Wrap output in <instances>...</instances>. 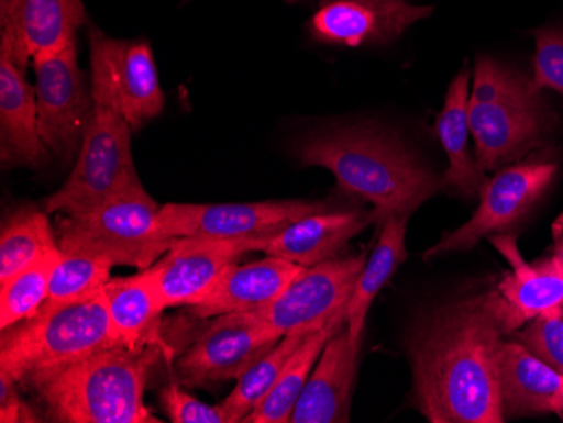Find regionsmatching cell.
<instances>
[{
	"label": "cell",
	"instance_id": "13",
	"mask_svg": "<svg viewBox=\"0 0 563 423\" xmlns=\"http://www.w3.org/2000/svg\"><path fill=\"white\" fill-rule=\"evenodd\" d=\"M553 163H527L499 170L481 189V204L466 225L448 233L423 257L470 251L483 236L506 232L523 220L555 179Z\"/></svg>",
	"mask_w": 563,
	"mask_h": 423
},
{
	"label": "cell",
	"instance_id": "35",
	"mask_svg": "<svg viewBox=\"0 0 563 423\" xmlns=\"http://www.w3.org/2000/svg\"><path fill=\"white\" fill-rule=\"evenodd\" d=\"M552 235L553 258H555L556 264H559L560 268L563 270V214H560V216L556 218L555 223H553Z\"/></svg>",
	"mask_w": 563,
	"mask_h": 423
},
{
	"label": "cell",
	"instance_id": "28",
	"mask_svg": "<svg viewBox=\"0 0 563 423\" xmlns=\"http://www.w3.org/2000/svg\"><path fill=\"white\" fill-rule=\"evenodd\" d=\"M311 334L294 333L282 337L274 349L258 359L243 377L236 380V387L233 388L232 393L228 394L223 403H220L221 409L227 413L228 422H245L246 416L271 393L290 359Z\"/></svg>",
	"mask_w": 563,
	"mask_h": 423
},
{
	"label": "cell",
	"instance_id": "11",
	"mask_svg": "<svg viewBox=\"0 0 563 423\" xmlns=\"http://www.w3.org/2000/svg\"><path fill=\"white\" fill-rule=\"evenodd\" d=\"M280 339L253 312L217 315L177 359L176 371L188 387L239 380Z\"/></svg>",
	"mask_w": 563,
	"mask_h": 423
},
{
	"label": "cell",
	"instance_id": "33",
	"mask_svg": "<svg viewBox=\"0 0 563 423\" xmlns=\"http://www.w3.org/2000/svg\"><path fill=\"white\" fill-rule=\"evenodd\" d=\"M159 400L173 423H230L221 405L202 403L177 383L167 385L161 391Z\"/></svg>",
	"mask_w": 563,
	"mask_h": 423
},
{
	"label": "cell",
	"instance_id": "6",
	"mask_svg": "<svg viewBox=\"0 0 563 423\" xmlns=\"http://www.w3.org/2000/svg\"><path fill=\"white\" fill-rule=\"evenodd\" d=\"M132 134L131 125L115 110L95 105L68 181L44 201V211L80 216L113 199L147 192L135 169Z\"/></svg>",
	"mask_w": 563,
	"mask_h": 423
},
{
	"label": "cell",
	"instance_id": "5",
	"mask_svg": "<svg viewBox=\"0 0 563 423\" xmlns=\"http://www.w3.org/2000/svg\"><path fill=\"white\" fill-rule=\"evenodd\" d=\"M542 91L521 73L479 56L470 94V129L483 172L520 159L540 147L552 131Z\"/></svg>",
	"mask_w": 563,
	"mask_h": 423
},
{
	"label": "cell",
	"instance_id": "37",
	"mask_svg": "<svg viewBox=\"0 0 563 423\" xmlns=\"http://www.w3.org/2000/svg\"><path fill=\"white\" fill-rule=\"evenodd\" d=\"M562 312H563V308H562Z\"/></svg>",
	"mask_w": 563,
	"mask_h": 423
},
{
	"label": "cell",
	"instance_id": "1",
	"mask_svg": "<svg viewBox=\"0 0 563 423\" xmlns=\"http://www.w3.org/2000/svg\"><path fill=\"white\" fill-rule=\"evenodd\" d=\"M495 290L419 315L405 347L417 409L432 423H501L499 352L506 331Z\"/></svg>",
	"mask_w": 563,
	"mask_h": 423
},
{
	"label": "cell",
	"instance_id": "2",
	"mask_svg": "<svg viewBox=\"0 0 563 423\" xmlns=\"http://www.w3.org/2000/svg\"><path fill=\"white\" fill-rule=\"evenodd\" d=\"M303 166L331 170L344 194L373 204L379 226L388 218H410L442 186L400 138L376 125H336L303 135L294 145Z\"/></svg>",
	"mask_w": 563,
	"mask_h": 423
},
{
	"label": "cell",
	"instance_id": "21",
	"mask_svg": "<svg viewBox=\"0 0 563 423\" xmlns=\"http://www.w3.org/2000/svg\"><path fill=\"white\" fill-rule=\"evenodd\" d=\"M47 151L40 135L36 91L11 53L0 46V157L4 166L37 167Z\"/></svg>",
	"mask_w": 563,
	"mask_h": 423
},
{
	"label": "cell",
	"instance_id": "34",
	"mask_svg": "<svg viewBox=\"0 0 563 423\" xmlns=\"http://www.w3.org/2000/svg\"><path fill=\"white\" fill-rule=\"evenodd\" d=\"M18 381L0 371V422H37L36 413L19 397Z\"/></svg>",
	"mask_w": 563,
	"mask_h": 423
},
{
	"label": "cell",
	"instance_id": "15",
	"mask_svg": "<svg viewBox=\"0 0 563 423\" xmlns=\"http://www.w3.org/2000/svg\"><path fill=\"white\" fill-rule=\"evenodd\" d=\"M432 12L429 5H413L407 0H325L311 19L309 31L319 43L336 46L388 44Z\"/></svg>",
	"mask_w": 563,
	"mask_h": 423
},
{
	"label": "cell",
	"instance_id": "26",
	"mask_svg": "<svg viewBox=\"0 0 563 423\" xmlns=\"http://www.w3.org/2000/svg\"><path fill=\"white\" fill-rule=\"evenodd\" d=\"M346 322V311L341 312L328 326L316 331L307 337L299 352L290 359L271 393L262 400L261 405L246 416L243 423H287L292 419L294 409L300 394L311 377L312 368L318 363L329 337L336 333Z\"/></svg>",
	"mask_w": 563,
	"mask_h": 423
},
{
	"label": "cell",
	"instance_id": "8",
	"mask_svg": "<svg viewBox=\"0 0 563 423\" xmlns=\"http://www.w3.org/2000/svg\"><path fill=\"white\" fill-rule=\"evenodd\" d=\"M91 94L137 132L163 113L166 97L147 41L113 40L98 27L88 31Z\"/></svg>",
	"mask_w": 563,
	"mask_h": 423
},
{
	"label": "cell",
	"instance_id": "24",
	"mask_svg": "<svg viewBox=\"0 0 563 423\" xmlns=\"http://www.w3.org/2000/svg\"><path fill=\"white\" fill-rule=\"evenodd\" d=\"M435 132L449 157L442 188L454 189L471 198L483 189L484 172L470 151V69L464 68L452 80L444 109L435 122Z\"/></svg>",
	"mask_w": 563,
	"mask_h": 423
},
{
	"label": "cell",
	"instance_id": "19",
	"mask_svg": "<svg viewBox=\"0 0 563 423\" xmlns=\"http://www.w3.org/2000/svg\"><path fill=\"white\" fill-rule=\"evenodd\" d=\"M360 352L362 344L351 339L347 327L343 324L325 343L318 366L307 380L290 422H350L351 394L356 380Z\"/></svg>",
	"mask_w": 563,
	"mask_h": 423
},
{
	"label": "cell",
	"instance_id": "3",
	"mask_svg": "<svg viewBox=\"0 0 563 423\" xmlns=\"http://www.w3.org/2000/svg\"><path fill=\"white\" fill-rule=\"evenodd\" d=\"M164 355L161 343L113 346L80 361L27 378L46 415L62 423H161L145 407L148 375Z\"/></svg>",
	"mask_w": 563,
	"mask_h": 423
},
{
	"label": "cell",
	"instance_id": "10",
	"mask_svg": "<svg viewBox=\"0 0 563 423\" xmlns=\"http://www.w3.org/2000/svg\"><path fill=\"white\" fill-rule=\"evenodd\" d=\"M365 264L362 254L306 267L274 302L252 312L282 337L316 333L346 311Z\"/></svg>",
	"mask_w": 563,
	"mask_h": 423
},
{
	"label": "cell",
	"instance_id": "20",
	"mask_svg": "<svg viewBox=\"0 0 563 423\" xmlns=\"http://www.w3.org/2000/svg\"><path fill=\"white\" fill-rule=\"evenodd\" d=\"M302 265L271 257L252 264L228 265L201 301L189 308L199 319H213L230 312H252L280 296L303 270Z\"/></svg>",
	"mask_w": 563,
	"mask_h": 423
},
{
	"label": "cell",
	"instance_id": "17",
	"mask_svg": "<svg viewBox=\"0 0 563 423\" xmlns=\"http://www.w3.org/2000/svg\"><path fill=\"white\" fill-rule=\"evenodd\" d=\"M365 211H319L294 221L264 238L239 240L243 254L262 252L302 267H312L336 257L350 240L372 223Z\"/></svg>",
	"mask_w": 563,
	"mask_h": 423
},
{
	"label": "cell",
	"instance_id": "29",
	"mask_svg": "<svg viewBox=\"0 0 563 423\" xmlns=\"http://www.w3.org/2000/svg\"><path fill=\"white\" fill-rule=\"evenodd\" d=\"M62 257V248L49 252L30 267L19 271L0 286V330L5 331L25 319L33 318L49 293L51 274Z\"/></svg>",
	"mask_w": 563,
	"mask_h": 423
},
{
	"label": "cell",
	"instance_id": "14",
	"mask_svg": "<svg viewBox=\"0 0 563 423\" xmlns=\"http://www.w3.org/2000/svg\"><path fill=\"white\" fill-rule=\"evenodd\" d=\"M87 22L84 0H0V46L19 68L55 55L75 40Z\"/></svg>",
	"mask_w": 563,
	"mask_h": 423
},
{
	"label": "cell",
	"instance_id": "27",
	"mask_svg": "<svg viewBox=\"0 0 563 423\" xmlns=\"http://www.w3.org/2000/svg\"><path fill=\"white\" fill-rule=\"evenodd\" d=\"M58 248L46 211L33 204L18 208L5 218L0 233V286Z\"/></svg>",
	"mask_w": 563,
	"mask_h": 423
},
{
	"label": "cell",
	"instance_id": "12",
	"mask_svg": "<svg viewBox=\"0 0 563 423\" xmlns=\"http://www.w3.org/2000/svg\"><path fill=\"white\" fill-rule=\"evenodd\" d=\"M328 203L314 201H264V203L181 204L159 208L157 225L167 238L249 240L274 235L294 221Z\"/></svg>",
	"mask_w": 563,
	"mask_h": 423
},
{
	"label": "cell",
	"instance_id": "32",
	"mask_svg": "<svg viewBox=\"0 0 563 423\" xmlns=\"http://www.w3.org/2000/svg\"><path fill=\"white\" fill-rule=\"evenodd\" d=\"M533 85L537 90L563 94V31L543 27L534 33Z\"/></svg>",
	"mask_w": 563,
	"mask_h": 423
},
{
	"label": "cell",
	"instance_id": "7",
	"mask_svg": "<svg viewBox=\"0 0 563 423\" xmlns=\"http://www.w3.org/2000/svg\"><path fill=\"white\" fill-rule=\"evenodd\" d=\"M159 208L148 192H142L113 199L80 216H66L59 220L56 232L59 248L65 254L93 255L144 270L166 255L177 240L161 232Z\"/></svg>",
	"mask_w": 563,
	"mask_h": 423
},
{
	"label": "cell",
	"instance_id": "9",
	"mask_svg": "<svg viewBox=\"0 0 563 423\" xmlns=\"http://www.w3.org/2000/svg\"><path fill=\"white\" fill-rule=\"evenodd\" d=\"M40 135L51 154L69 163L80 151L95 112L91 85L78 65L76 41L33 59Z\"/></svg>",
	"mask_w": 563,
	"mask_h": 423
},
{
	"label": "cell",
	"instance_id": "18",
	"mask_svg": "<svg viewBox=\"0 0 563 423\" xmlns=\"http://www.w3.org/2000/svg\"><path fill=\"white\" fill-rule=\"evenodd\" d=\"M492 242L511 268L495 290L506 334L537 315L562 311L563 270L555 258L528 265L518 251L515 236H492Z\"/></svg>",
	"mask_w": 563,
	"mask_h": 423
},
{
	"label": "cell",
	"instance_id": "36",
	"mask_svg": "<svg viewBox=\"0 0 563 423\" xmlns=\"http://www.w3.org/2000/svg\"><path fill=\"white\" fill-rule=\"evenodd\" d=\"M286 2H297V0H286Z\"/></svg>",
	"mask_w": 563,
	"mask_h": 423
},
{
	"label": "cell",
	"instance_id": "30",
	"mask_svg": "<svg viewBox=\"0 0 563 423\" xmlns=\"http://www.w3.org/2000/svg\"><path fill=\"white\" fill-rule=\"evenodd\" d=\"M113 267L115 265L106 258L62 252V257L51 274L49 293L44 304L75 301L103 289L110 280Z\"/></svg>",
	"mask_w": 563,
	"mask_h": 423
},
{
	"label": "cell",
	"instance_id": "16",
	"mask_svg": "<svg viewBox=\"0 0 563 423\" xmlns=\"http://www.w3.org/2000/svg\"><path fill=\"white\" fill-rule=\"evenodd\" d=\"M243 255L239 240L177 238L151 267L166 311L201 301L221 271Z\"/></svg>",
	"mask_w": 563,
	"mask_h": 423
},
{
	"label": "cell",
	"instance_id": "23",
	"mask_svg": "<svg viewBox=\"0 0 563 423\" xmlns=\"http://www.w3.org/2000/svg\"><path fill=\"white\" fill-rule=\"evenodd\" d=\"M110 321L123 346L159 343L157 331L164 308L151 267L131 277L110 279L103 287Z\"/></svg>",
	"mask_w": 563,
	"mask_h": 423
},
{
	"label": "cell",
	"instance_id": "25",
	"mask_svg": "<svg viewBox=\"0 0 563 423\" xmlns=\"http://www.w3.org/2000/svg\"><path fill=\"white\" fill-rule=\"evenodd\" d=\"M408 218H388L372 257L366 260L346 308V327L351 339L362 344L366 315L379 290L391 279L407 258L405 233Z\"/></svg>",
	"mask_w": 563,
	"mask_h": 423
},
{
	"label": "cell",
	"instance_id": "31",
	"mask_svg": "<svg viewBox=\"0 0 563 423\" xmlns=\"http://www.w3.org/2000/svg\"><path fill=\"white\" fill-rule=\"evenodd\" d=\"M531 355L563 375V312L552 311L531 319L530 326L518 336Z\"/></svg>",
	"mask_w": 563,
	"mask_h": 423
},
{
	"label": "cell",
	"instance_id": "4",
	"mask_svg": "<svg viewBox=\"0 0 563 423\" xmlns=\"http://www.w3.org/2000/svg\"><path fill=\"white\" fill-rule=\"evenodd\" d=\"M123 346L110 321L103 289L62 304H43L2 331L0 371L19 385L27 378L80 361L107 347Z\"/></svg>",
	"mask_w": 563,
	"mask_h": 423
},
{
	"label": "cell",
	"instance_id": "22",
	"mask_svg": "<svg viewBox=\"0 0 563 423\" xmlns=\"http://www.w3.org/2000/svg\"><path fill=\"white\" fill-rule=\"evenodd\" d=\"M503 413L509 416L563 415V375L531 355L521 343H503L499 352Z\"/></svg>",
	"mask_w": 563,
	"mask_h": 423
}]
</instances>
